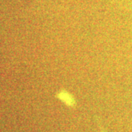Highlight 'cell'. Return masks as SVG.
I'll list each match as a JSON object with an SVG mask.
<instances>
[{
	"mask_svg": "<svg viewBox=\"0 0 132 132\" xmlns=\"http://www.w3.org/2000/svg\"><path fill=\"white\" fill-rule=\"evenodd\" d=\"M95 120H96V123L98 125V127L99 130H100V132H108V131L105 128L102 126V124L101 123L100 120L97 118H95Z\"/></svg>",
	"mask_w": 132,
	"mask_h": 132,
	"instance_id": "1",
	"label": "cell"
}]
</instances>
